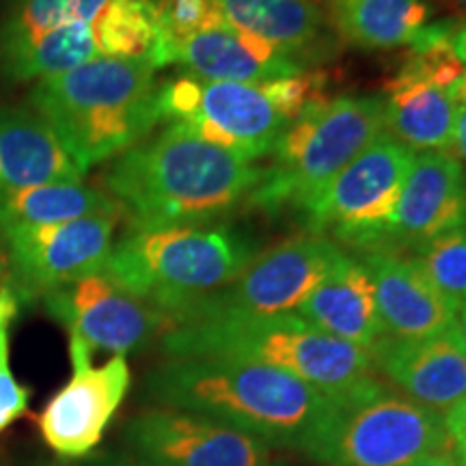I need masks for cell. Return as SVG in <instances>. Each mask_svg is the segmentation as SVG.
<instances>
[{"label":"cell","mask_w":466,"mask_h":466,"mask_svg":"<svg viewBox=\"0 0 466 466\" xmlns=\"http://www.w3.org/2000/svg\"><path fill=\"white\" fill-rule=\"evenodd\" d=\"M261 167L168 124L116 156L102 175L110 199L134 229L206 227L247 203Z\"/></svg>","instance_id":"cell-1"},{"label":"cell","mask_w":466,"mask_h":466,"mask_svg":"<svg viewBox=\"0 0 466 466\" xmlns=\"http://www.w3.org/2000/svg\"><path fill=\"white\" fill-rule=\"evenodd\" d=\"M147 389L171 410L214 419L300 453L335 406L294 374L229 359H168L149 376Z\"/></svg>","instance_id":"cell-2"},{"label":"cell","mask_w":466,"mask_h":466,"mask_svg":"<svg viewBox=\"0 0 466 466\" xmlns=\"http://www.w3.org/2000/svg\"><path fill=\"white\" fill-rule=\"evenodd\" d=\"M168 359H229L283 370L343 400L376 380L370 350L341 341L296 316L190 311L162 335Z\"/></svg>","instance_id":"cell-3"},{"label":"cell","mask_w":466,"mask_h":466,"mask_svg":"<svg viewBox=\"0 0 466 466\" xmlns=\"http://www.w3.org/2000/svg\"><path fill=\"white\" fill-rule=\"evenodd\" d=\"M158 93L147 58H97L39 80L31 106L85 175L149 137L162 121Z\"/></svg>","instance_id":"cell-4"},{"label":"cell","mask_w":466,"mask_h":466,"mask_svg":"<svg viewBox=\"0 0 466 466\" xmlns=\"http://www.w3.org/2000/svg\"><path fill=\"white\" fill-rule=\"evenodd\" d=\"M255 258L248 238L227 225L132 227L113 244L104 275L165 313L171 326L236 281Z\"/></svg>","instance_id":"cell-5"},{"label":"cell","mask_w":466,"mask_h":466,"mask_svg":"<svg viewBox=\"0 0 466 466\" xmlns=\"http://www.w3.org/2000/svg\"><path fill=\"white\" fill-rule=\"evenodd\" d=\"M382 132L387 108L380 96L313 104L281 132L244 208L270 217L296 214L302 223L337 175Z\"/></svg>","instance_id":"cell-6"},{"label":"cell","mask_w":466,"mask_h":466,"mask_svg":"<svg viewBox=\"0 0 466 466\" xmlns=\"http://www.w3.org/2000/svg\"><path fill=\"white\" fill-rule=\"evenodd\" d=\"M436 451H456L445 419L380 380L335 400L302 453L329 466H404Z\"/></svg>","instance_id":"cell-7"},{"label":"cell","mask_w":466,"mask_h":466,"mask_svg":"<svg viewBox=\"0 0 466 466\" xmlns=\"http://www.w3.org/2000/svg\"><path fill=\"white\" fill-rule=\"evenodd\" d=\"M412 156L389 132L376 137L326 188L302 225L359 253L387 250Z\"/></svg>","instance_id":"cell-8"},{"label":"cell","mask_w":466,"mask_h":466,"mask_svg":"<svg viewBox=\"0 0 466 466\" xmlns=\"http://www.w3.org/2000/svg\"><path fill=\"white\" fill-rule=\"evenodd\" d=\"M458 22L425 25L404 66L384 85L387 132L415 151H450L456 127V85L466 67L453 52Z\"/></svg>","instance_id":"cell-9"},{"label":"cell","mask_w":466,"mask_h":466,"mask_svg":"<svg viewBox=\"0 0 466 466\" xmlns=\"http://www.w3.org/2000/svg\"><path fill=\"white\" fill-rule=\"evenodd\" d=\"M158 106L162 121L184 124L201 141L253 162L268 158L289 126L259 85L212 83L188 74L160 85Z\"/></svg>","instance_id":"cell-10"},{"label":"cell","mask_w":466,"mask_h":466,"mask_svg":"<svg viewBox=\"0 0 466 466\" xmlns=\"http://www.w3.org/2000/svg\"><path fill=\"white\" fill-rule=\"evenodd\" d=\"M46 307L67 329L72 365L91 363L96 352L126 357L168 329L165 313L104 272L48 291Z\"/></svg>","instance_id":"cell-11"},{"label":"cell","mask_w":466,"mask_h":466,"mask_svg":"<svg viewBox=\"0 0 466 466\" xmlns=\"http://www.w3.org/2000/svg\"><path fill=\"white\" fill-rule=\"evenodd\" d=\"M346 255V248L316 233L289 238L258 255L236 281L190 311L203 309L238 316L296 313Z\"/></svg>","instance_id":"cell-12"},{"label":"cell","mask_w":466,"mask_h":466,"mask_svg":"<svg viewBox=\"0 0 466 466\" xmlns=\"http://www.w3.org/2000/svg\"><path fill=\"white\" fill-rule=\"evenodd\" d=\"M124 212H104L55 225L3 231L15 277L26 294H48L80 279L100 275L113 250Z\"/></svg>","instance_id":"cell-13"},{"label":"cell","mask_w":466,"mask_h":466,"mask_svg":"<svg viewBox=\"0 0 466 466\" xmlns=\"http://www.w3.org/2000/svg\"><path fill=\"white\" fill-rule=\"evenodd\" d=\"M126 441L137 466H277L270 445L190 412L158 408L134 417Z\"/></svg>","instance_id":"cell-14"},{"label":"cell","mask_w":466,"mask_h":466,"mask_svg":"<svg viewBox=\"0 0 466 466\" xmlns=\"http://www.w3.org/2000/svg\"><path fill=\"white\" fill-rule=\"evenodd\" d=\"M130 387L126 357H113L100 367L74 365V376L48 401L39 428L58 456H89Z\"/></svg>","instance_id":"cell-15"},{"label":"cell","mask_w":466,"mask_h":466,"mask_svg":"<svg viewBox=\"0 0 466 466\" xmlns=\"http://www.w3.org/2000/svg\"><path fill=\"white\" fill-rule=\"evenodd\" d=\"M460 227H466V168L450 151H419L408 168L387 250L410 255Z\"/></svg>","instance_id":"cell-16"},{"label":"cell","mask_w":466,"mask_h":466,"mask_svg":"<svg viewBox=\"0 0 466 466\" xmlns=\"http://www.w3.org/2000/svg\"><path fill=\"white\" fill-rule=\"evenodd\" d=\"M370 354L374 370L404 398L439 415L466 398V348L456 326L425 339L382 337Z\"/></svg>","instance_id":"cell-17"},{"label":"cell","mask_w":466,"mask_h":466,"mask_svg":"<svg viewBox=\"0 0 466 466\" xmlns=\"http://www.w3.org/2000/svg\"><path fill=\"white\" fill-rule=\"evenodd\" d=\"M357 258L370 270L384 337L425 339L456 326L458 313L425 279L410 255L370 250Z\"/></svg>","instance_id":"cell-18"},{"label":"cell","mask_w":466,"mask_h":466,"mask_svg":"<svg viewBox=\"0 0 466 466\" xmlns=\"http://www.w3.org/2000/svg\"><path fill=\"white\" fill-rule=\"evenodd\" d=\"M175 66L199 80L240 85H261L305 72L283 50L231 25L186 39L175 52Z\"/></svg>","instance_id":"cell-19"},{"label":"cell","mask_w":466,"mask_h":466,"mask_svg":"<svg viewBox=\"0 0 466 466\" xmlns=\"http://www.w3.org/2000/svg\"><path fill=\"white\" fill-rule=\"evenodd\" d=\"M296 316L313 329L363 350H371L384 337L374 281L357 255H346L326 281L302 302Z\"/></svg>","instance_id":"cell-20"},{"label":"cell","mask_w":466,"mask_h":466,"mask_svg":"<svg viewBox=\"0 0 466 466\" xmlns=\"http://www.w3.org/2000/svg\"><path fill=\"white\" fill-rule=\"evenodd\" d=\"M83 182V171L35 110L0 108V190Z\"/></svg>","instance_id":"cell-21"},{"label":"cell","mask_w":466,"mask_h":466,"mask_svg":"<svg viewBox=\"0 0 466 466\" xmlns=\"http://www.w3.org/2000/svg\"><path fill=\"white\" fill-rule=\"evenodd\" d=\"M227 25L258 35L300 63H318L333 52L326 15L313 0H220Z\"/></svg>","instance_id":"cell-22"},{"label":"cell","mask_w":466,"mask_h":466,"mask_svg":"<svg viewBox=\"0 0 466 466\" xmlns=\"http://www.w3.org/2000/svg\"><path fill=\"white\" fill-rule=\"evenodd\" d=\"M329 11L337 37L367 52L410 46L430 17L425 0H330Z\"/></svg>","instance_id":"cell-23"},{"label":"cell","mask_w":466,"mask_h":466,"mask_svg":"<svg viewBox=\"0 0 466 466\" xmlns=\"http://www.w3.org/2000/svg\"><path fill=\"white\" fill-rule=\"evenodd\" d=\"M104 212H121L119 203L110 199L106 192L83 182L0 190V231L14 227L66 223Z\"/></svg>","instance_id":"cell-24"},{"label":"cell","mask_w":466,"mask_h":466,"mask_svg":"<svg viewBox=\"0 0 466 466\" xmlns=\"http://www.w3.org/2000/svg\"><path fill=\"white\" fill-rule=\"evenodd\" d=\"M104 58L96 26L86 22L58 26L31 42L0 52V63L11 78H50Z\"/></svg>","instance_id":"cell-25"},{"label":"cell","mask_w":466,"mask_h":466,"mask_svg":"<svg viewBox=\"0 0 466 466\" xmlns=\"http://www.w3.org/2000/svg\"><path fill=\"white\" fill-rule=\"evenodd\" d=\"M104 58H151L160 39L154 0H108L93 22Z\"/></svg>","instance_id":"cell-26"},{"label":"cell","mask_w":466,"mask_h":466,"mask_svg":"<svg viewBox=\"0 0 466 466\" xmlns=\"http://www.w3.org/2000/svg\"><path fill=\"white\" fill-rule=\"evenodd\" d=\"M108 0H15L0 25V52L52 31L86 22L93 25Z\"/></svg>","instance_id":"cell-27"},{"label":"cell","mask_w":466,"mask_h":466,"mask_svg":"<svg viewBox=\"0 0 466 466\" xmlns=\"http://www.w3.org/2000/svg\"><path fill=\"white\" fill-rule=\"evenodd\" d=\"M158 9L160 39L149 63L156 69L173 66L175 52L186 39L227 25L220 0H154Z\"/></svg>","instance_id":"cell-28"},{"label":"cell","mask_w":466,"mask_h":466,"mask_svg":"<svg viewBox=\"0 0 466 466\" xmlns=\"http://www.w3.org/2000/svg\"><path fill=\"white\" fill-rule=\"evenodd\" d=\"M419 270L453 311L466 305V227L447 231L412 250Z\"/></svg>","instance_id":"cell-29"},{"label":"cell","mask_w":466,"mask_h":466,"mask_svg":"<svg viewBox=\"0 0 466 466\" xmlns=\"http://www.w3.org/2000/svg\"><path fill=\"white\" fill-rule=\"evenodd\" d=\"M330 76L322 69H305V72L288 76V78H277L261 83L259 89L272 102L277 113L283 116L288 124L299 116L302 110H307L313 104H319L326 97V86H329Z\"/></svg>","instance_id":"cell-30"},{"label":"cell","mask_w":466,"mask_h":466,"mask_svg":"<svg viewBox=\"0 0 466 466\" xmlns=\"http://www.w3.org/2000/svg\"><path fill=\"white\" fill-rule=\"evenodd\" d=\"M17 300L9 289L0 291V432L26 410L28 391L15 380L9 367V324L15 318Z\"/></svg>","instance_id":"cell-31"},{"label":"cell","mask_w":466,"mask_h":466,"mask_svg":"<svg viewBox=\"0 0 466 466\" xmlns=\"http://www.w3.org/2000/svg\"><path fill=\"white\" fill-rule=\"evenodd\" d=\"M442 419H445V428L447 432H450L453 450H466V398L462 401H458L451 410H447Z\"/></svg>","instance_id":"cell-32"},{"label":"cell","mask_w":466,"mask_h":466,"mask_svg":"<svg viewBox=\"0 0 466 466\" xmlns=\"http://www.w3.org/2000/svg\"><path fill=\"white\" fill-rule=\"evenodd\" d=\"M450 154L466 168V108L464 106L458 108L456 127H453Z\"/></svg>","instance_id":"cell-33"},{"label":"cell","mask_w":466,"mask_h":466,"mask_svg":"<svg viewBox=\"0 0 466 466\" xmlns=\"http://www.w3.org/2000/svg\"><path fill=\"white\" fill-rule=\"evenodd\" d=\"M404 466H460L456 451H436L428 453V456L412 460Z\"/></svg>","instance_id":"cell-34"},{"label":"cell","mask_w":466,"mask_h":466,"mask_svg":"<svg viewBox=\"0 0 466 466\" xmlns=\"http://www.w3.org/2000/svg\"><path fill=\"white\" fill-rule=\"evenodd\" d=\"M453 52H456L460 63L466 67V22L460 25L456 28V33H453Z\"/></svg>","instance_id":"cell-35"},{"label":"cell","mask_w":466,"mask_h":466,"mask_svg":"<svg viewBox=\"0 0 466 466\" xmlns=\"http://www.w3.org/2000/svg\"><path fill=\"white\" fill-rule=\"evenodd\" d=\"M52 466H134V464L124 462V460H116V458H96V460H86V462L52 464Z\"/></svg>","instance_id":"cell-36"},{"label":"cell","mask_w":466,"mask_h":466,"mask_svg":"<svg viewBox=\"0 0 466 466\" xmlns=\"http://www.w3.org/2000/svg\"><path fill=\"white\" fill-rule=\"evenodd\" d=\"M456 329H458L460 339H462L464 348H466V305L458 311V318H456Z\"/></svg>","instance_id":"cell-37"},{"label":"cell","mask_w":466,"mask_h":466,"mask_svg":"<svg viewBox=\"0 0 466 466\" xmlns=\"http://www.w3.org/2000/svg\"><path fill=\"white\" fill-rule=\"evenodd\" d=\"M456 102H458V106L466 108V72L462 74V78H460L456 85Z\"/></svg>","instance_id":"cell-38"},{"label":"cell","mask_w":466,"mask_h":466,"mask_svg":"<svg viewBox=\"0 0 466 466\" xmlns=\"http://www.w3.org/2000/svg\"><path fill=\"white\" fill-rule=\"evenodd\" d=\"M458 15H466V0H445Z\"/></svg>","instance_id":"cell-39"},{"label":"cell","mask_w":466,"mask_h":466,"mask_svg":"<svg viewBox=\"0 0 466 466\" xmlns=\"http://www.w3.org/2000/svg\"><path fill=\"white\" fill-rule=\"evenodd\" d=\"M456 456H458V464L460 466H466V450L456 451Z\"/></svg>","instance_id":"cell-40"}]
</instances>
